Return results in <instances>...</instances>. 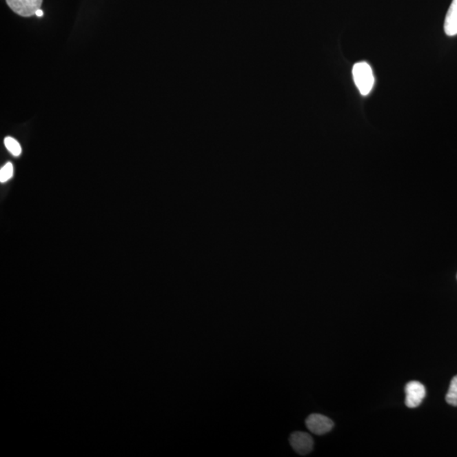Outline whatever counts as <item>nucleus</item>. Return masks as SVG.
Returning a JSON list of instances; mask_svg holds the SVG:
<instances>
[{"instance_id":"1a4fd4ad","label":"nucleus","mask_w":457,"mask_h":457,"mask_svg":"<svg viewBox=\"0 0 457 457\" xmlns=\"http://www.w3.org/2000/svg\"><path fill=\"white\" fill-rule=\"evenodd\" d=\"M13 176V165L10 162L7 163L5 166H3L0 170V181H8Z\"/></svg>"},{"instance_id":"39448f33","label":"nucleus","mask_w":457,"mask_h":457,"mask_svg":"<svg viewBox=\"0 0 457 457\" xmlns=\"http://www.w3.org/2000/svg\"><path fill=\"white\" fill-rule=\"evenodd\" d=\"M290 443L299 455H307L313 451L314 440L309 434L304 432L293 433L290 438Z\"/></svg>"},{"instance_id":"9d476101","label":"nucleus","mask_w":457,"mask_h":457,"mask_svg":"<svg viewBox=\"0 0 457 457\" xmlns=\"http://www.w3.org/2000/svg\"><path fill=\"white\" fill-rule=\"evenodd\" d=\"M36 16L38 17H42L43 16V11L42 10H37Z\"/></svg>"},{"instance_id":"0eeeda50","label":"nucleus","mask_w":457,"mask_h":457,"mask_svg":"<svg viewBox=\"0 0 457 457\" xmlns=\"http://www.w3.org/2000/svg\"><path fill=\"white\" fill-rule=\"evenodd\" d=\"M445 399H447L448 404L451 405V406L457 407V375L452 378Z\"/></svg>"},{"instance_id":"6e6552de","label":"nucleus","mask_w":457,"mask_h":457,"mask_svg":"<svg viewBox=\"0 0 457 457\" xmlns=\"http://www.w3.org/2000/svg\"><path fill=\"white\" fill-rule=\"evenodd\" d=\"M6 148L13 156H20L21 154V147L19 143L13 137L7 136L5 139Z\"/></svg>"},{"instance_id":"f03ea898","label":"nucleus","mask_w":457,"mask_h":457,"mask_svg":"<svg viewBox=\"0 0 457 457\" xmlns=\"http://www.w3.org/2000/svg\"><path fill=\"white\" fill-rule=\"evenodd\" d=\"M43 0H6L7 5L21 17H30L41 9Z\"/></svg>"},{"instance_id":"7ed1b4c3","label":"nucleus","mask_w":457,"mask_h":457,"mask_svg":"<svg viewBox=\"0 0 457 457\" xmlns=\"http://www.w3.org/2000/svg\"><path fill=\"white\" fill-rule=\"evenodd\" d=\"M406 405L409 408H415L422 403L426 396V389L421 383L411 381L406 385Z\"/></svg>"},{"instance_id":"423d86ee","label":"nucleus","mask_w":457,"mask_h":457,"mask_svg":"<svg viewBox=\"0 0 457 457\" xmlns=\"http://www.w3.org/2000/svg\"><path fill=\"white\" fill-rule=\"evenodd\" d=\"M444 29L445 34L449 37L457 35V0H452L445 17Z\"/></svg>"},{"instance_id":"20e7f679","label":"nucleus","mask_w":457,"mask_h":457,"mask_svg":"<svg viewBox=\"0 0 457 457\" xmlns=\"http://www.w3.org/2000/svg\"><path fill=\"white\" fill-rule=\"evenodd\" d=\"M306 425L312 433L322 436L333 429L334 423L324 415L312 414L307 418Z\"/></svg>"},{"instance_id":"f257e3e1","label":"nucleus","mask_w":457,"mask_h":457,"mask_svg":"<svg viewBox=\"0 0 457 457\" xmlns=\"http://www.w3.org/2000/svg\"><path fill=\"white\" fill-rule=\"evenodd\" d=\"M352 75L360 94L363 96L369 95L374 85V72L371 66L366 62L356 63L353 66Z\"/></svg>"}]
</instances>
